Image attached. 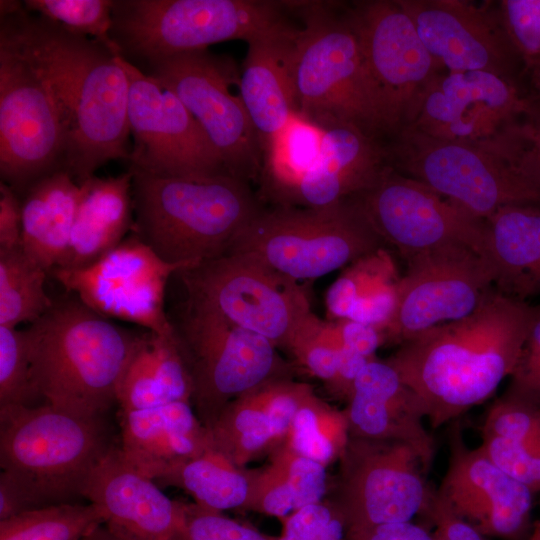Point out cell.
<instances>
[{"mask_svg":"<svg viewBox=\"0 0 540 540\" xmlns=\"http://www.w3.org/2000/svg\"><path fill=\"white\" fill-rule=\"evenodd\" d=\"M0 18V35L33 65L57 106L65 170L82 184L105 163L128 160L129 83L121 52L32 15L23 2L1 0Z\"/></svg>","mask_w":540,"mask_h":540,"instance_id":"6da1fadb","label":"cell"},{"mask_svg":"<svg viewBox=\"0 0 540 540\" xmlns=\"http://www.w3.org/2000/svg\"><path fill=\"white\" fill-rule=\"evenodd\" d=\"M537 309L492 286L471 314L415 335L386 361L421 399L427 422L439 428L485 402L510 377Z\"/></svg>","mask_w":540,"mask_h":540,"instance_id":"7a4b0ae2","label":"cell"},{"mask_svg":"<svg viewBox=\"0 0 540 540\" xmlns=\"http://www.w3.org/2000/svg\"><path fill=\"white\" fill-rule=\"evenodd\" d=\"M385 149L392 168L478 219L506 205H540V150L524 116L478 142L438 139L406 126Z\"/></svg>","mask_w":540,"mask_h":540,"instance_id":"3957f363","label":"cell"},{"mask_svg":"<svg viewBox=\"0 0 540 540\" xmlns=\"http://www.w3.org/2000/svg\"><path fill=\"white\" fill-rule=\"evenodd\" d=\"M24 330L36 397L81 416H102L116 400L141 335L117 326L75 295Z\"/></svg>","mask_w":540,"mask_h":540,"instance_id":"277c9868","label":"cell"},{"mask_svg":"<svg viewBox=\"0 0 540 540\" xmlns=\"http://www.w3.org/2000/svg\"><path fill=\"white\" fill-rule=\"evenodd\" d=\"M298 28L291 58L295 113L322 128L352 125L380 141L391 136L349 5L295 1Z\"/></svg>","mask_w":540,"mask_h":540,"instance_id":"5b68a950","label":"cell"},{"mask_svg":"<svg viewBox=\"0 0 540 540\" xmlns=\"http://www.w3.org/2000/svg\"><path fill=\"white\" fill-rule=\"evenodd\" d=\"M130 170V169H128ZM133 173V232L169 263L194 266L227 254L262 209L247 181Z\"/></svg>","mask_w":540,"mask_h":540,"instance_id":"8992f818","label":"cell"},{"mask_svg":"<svg viewBox=\"0 0 540 540\" xmlns=\"http://www.w3.org/2000/svg\"><path fill=\"white\" fill-rule=\"evenodd\" d=\"M102 416L42 406L0 407V478L21 510L73 503L113 447Z\"/></svg>","mask_w":540,"mask_h":540,"instance_id":"52a82bcc","label":"cell"},{"mask_svg":"<svg viewBox=\"0 0 540 540\" xmlns=\"http://www.w3.org/2000/svg\"><path fill=\"white\" fill-rule=\"evenodd\" d=\"M292 1L125 0L114 1L111 38L121 54L151 62L255 38L290 23Z\"/></svg>","mask_w":540,"mask_h":540,"instance_id":"ba28073f","label":"cell"},{"mask_svg":"<svg viewBox=\"0 0 540 540\" xmlns=\"http://www.w3.org/2000/svg\"><path fill=\"white\" fill-rule=\"evenodd\" d=\"M382 247V240L348 198L325 208L262 207L229 253L248 255L299 283L348 266Z\"/></svg>","mask_w":540,"mask_h":540,"instance_id":"9c48e42d","label":"cell"},{"mask_svg":"<svg viewBox=\"0 0 540 540\" xmlns=\"http://www.w3.org/2000/svg\"><path fill=\"white\" fill-rule=\"evenodd\" d=\"M188 305L213 312L289 347L313 314L301 285L241 253H227L183 269Z\"/></svg>","mask_w":540,"mask_h":540,"instance_id":"30bf717a","label":"cell"},{"mask_svg":"<svg viewBox=\"0 0 540 540\" xmlns=\"http://www.w3.org/2000/svg\"><path fill=\"white\" fill-rule=\"evenodd\" d=\"M65 160V133L49 89L15 45L0 35L1 181L21 196L42 177L65 170Z\"/></svg>","mask_w":540,"mask_h":540,"instance_id":"8fae6325","label":"cell"},{"mask_svg":"<svg viewBox=\"0 0 540 540\" xmlns=\"http://www.w3.org/2000/svg\"><path fill=\"white\" fill-rule=\"evenodd\" d=\"M151 76L174 93L200 125L230 175L260 177L262 151L242 102L239 76L229 59L205 50L148 62Z\"/></svg>","mask_w":540,"mask_h":540,"instance_id":"7c38bea8","label":"cell"},{"mask_svg":"<svg viewBox=\"0 0 540 540\" xmlns=\"http://www.w3.org/2000/svg\"><path fill=\"white\" fill-rule=\"evenodd\" d=\"M122 65L129 83L128 122L133 137L129 169L194 180L230 175L178 97L124 57Z\"/></svg>","mask_w":540,"mask_h":540,"instance_id":"4fadbf2b","label":"cell"},{"mask_svg":"<svg viewBox=\"0 0 540 540\" xmlns=\"http://www.w3.org/2000/svg\"><path fill=\"white\" fill-rule=\"evenodd\" d=\"M384 344H399L442 323L471 314L494 286L489 259L464 243H448L406 259Z\"/></svg>","mask_w":540,"mask_h":540,"instance_id":"5bb4252c","label":"cell"},{"mask_svg":"<svg viewBox=\"0 0 540 540\" xmlns=\"http://www.w3.org/2000/svg\"><path fill=\"white\" fill-rule=\"evenodd\" d=\"M349 199L384 245L395 248L405 260L455 242L467 244L487 257L485 220L470 215L390 165L371 186Z\"/></svg>","mask_w":540,"mask_h":540,"instance_id":"9a60e30c","label":"cell"},{"mask_svg":"<svg viewBox=\"0 0 540 540\" xmlns=\"http://www.w3.org/2000/svg\"><path fill=\"white\" fill-rule=\"evenodd\" d=\"M189 267L165 261L133 233L96 262L79 269L54 268L49 275L100 315L170 336L175 329L164 310L166 285Z\"/></svg>","mask_w":540,"mask_h":540,"instance_id":"2e32d148","label":"cell"},{"mask_svg":"<svg viewBox=\"0 0 540 540\" xmlns=\"http://www.w3.org/2000/svg\"><path fill=\"white\" fill-rule=\"evenodd\" d=\"M173 326L208 427L228 398L257 389L276 367L271 341L213 312L186 304Z\"/></svg>","mask_w":540,"mask_h":540,"instance_id":"e0dca14e","label":"cell"},{"mask_svg":"<svg viewBox=\"0 0 540 540\" xmlns=\"http://www.w3.org/2000/svg\"><path fill=\"white\" fill-rule=\"evenodd\" d=\"M349 9L392 137L411 123L425 89L440 68L399 0L355 1Z\"/></svg>","mask_w":540,"mask_h":540,"instance_id":"ac0fdd59","label":"cell"},{"mask_svg":"<svg viewBox=\"0 0 540 540\" xmlns=\"http://www.w3.org/2000/svg\"><path fill=\"white\" fill-rule=\"evenodd\" d=\"M346 496L339 510L348 530L414 521L432 493L430 465L411 445L357 438L349 453Z\"/></svg>","mask_w":540,"mask_h":540,"instance_id":"d6986e66","label":"cell"},{"mask_svg":"<svg viewBox=\"0 0 540 540\" xmlns=\"http://www.w3.org/2000/svg\"><path fill=\"white\" fill-rule=\"evenodd\" d=\"M439 68L489 72L532 94L522 60L491 9L465 0H399Z\"/></svg>","mask_w":540,"mask_h":540,"instance_id":"ffe728a7","label":"cell"},{"mask_svg":"<svg viewBox=\"0 0 540 540\" xmlns=\"http://www.w3.org/2000/svg\"><path fill=\"white\" fill-rule=\"evenodd\" d=\"M534 99L525 87L493 73H439L408 126L438 139L483 141L521 119Z\"/></svg>","mask_w":540,"mask_h":540,"instance_id":"44dd1931","label":"cell"},{"mask_svg":"<svg viewBox=\"0 0 540 540\" xmlns=\"http://www.w3.org/2000/svg\"><path fill=\"white\" fill-rule=\"evenodd\" d=\"M436 492L456 516L492 540H527L531 533L535 494L480 445L469 447L455 427L447 468Z\"/></svg>","mask_w":540,"mask_h":540,"instance_id":"7402d4cb","label":"cell"},{"mask_svg":"<svg viewBox=\"0 0 540 540\" xmlns=\"http://www.w3.org/2000/svg\"><path fill=\"white\" fill-rule=\"evenodd\" d=\"M82 497L99 508L103 524L123 540H174L184 527V505L131 466L119 446L92 470Z\"/></svg>","mask_w":540,"mask_h":540,"instance_id":"603a6c76","label":"cell"},{"mask_svg":"<svg viewBox=\"0 0 540 540\" xmlns=\"http://www.w3.org/2000/svg\"><path fill=\"white\" fill-rule=\"evenodd\" d=\"M348 417L358 438L407 443L431 466L435 442L424 423L426 408L387 361L372 358L363 367Z\"/></svg>","mask_w":540,"mask_h":540,"instance_id":"cb8c5ba5","label":"cell"},{"mask_svg":"<svg viewBox=\"0 0 540 540\" xmlns=\"http://www.w3.org/2000/svg\"><path fill=\"white\" fill-rule=\"evenodd\" d=\"M319 153L288 206L325 208L371 186L389 165L385 145L348 124L322 127Z\"/></svg>","mask_w":540,"mask_h":540,"instance_id":"d4e9b609","label":"cell"},{"mask_svg":"<svg viewBox=\"0 0 540 540\" xmlns=\"http://www.w3.org/2000/svg\"><path fill=\"white\" fill-rule=\"evenodd\" d=\"M121 413V444L125 460L157 481L176 466L212 447L188 401Z\"/></svg>","mask_w":540,"mask_h":540,"instance_id":"484cf974","label":"cell"},{"mask_svg":"<svg viewBox=\"0 0 540 540\" xmlns=\"http://www.w3.org/2000/svg\"><path fill=\"white\" fill-rule=\"evenodd\" d=\"M297 31L289 24L247 42L239 93L261 151L296 115L291 58Z\"/></svg>","mask_w":540,"mask_h":540,"instance_id":"4316f807","label":"cell"},{"mask_svg":"<svg viewBox=\"0 0 540 540\" xmlns=\"http://www.w3.org/2000/svg\"><path fill=\"white\" fill-rule=\"evenodd\" d=\"M133 173L84 181L66 251L55 268L86 267L119 245L133 228Z\"/></svg>","mask_w":540,"mask_h":540,"instance_id":"83f0119b","label":"cell"},{"mask_svg":"<svg viewBox=\"0 0 540 540\" xmlns=\"http://www.w3.org/2000/svg\"><path fill=\"white\" fill-rule=\"evenodd\" d=\"M485 221L494 287L521 301L540 296V205H506Z\"/></svg>","mask_w":540,"mask_h":540,"instance_id":"f1b7e54d","label":"cell"},{"mask_svg":"<svg viewBox=\"0 0 540 540\" xmlns=\"http://www.w3.org/2000/svg\"><path fill=\"white\" fill-rule=\"evenodd\" d=\"M192 393V377L176 333L142 334L118 386L121 411L189 402Z\"/></svg>","mask_w":540,"mask_h":540,"instance_id":"f546056e","label":"cell"},{"mask_svg":"<svg viewBox=\"0 0 540 540\" xmlns=\"http://www.w3.org/2000/svg\"><path fill=\"white\" fill-rule=\"evenodd\" d=\"M20 197L22 249L49 273L68 246L81 186L60 170L34 182Z\"/></svg>","mask_w":540,"mask_h":540,"instance_id":"4dcf8cb0","label":"cell"},{"mask_svg":"<svg viewBox=\"0 0 540 540\" xmlns=\"http://www.w3.org/2000/svg\"><path fill=\"white\" fill-rule=\"evenodd\" d=\"M400 277L386 247L357 259L327 290L328 316L357 320L389 310L396 303Z\"/></svg>","mask_w":540,"mask_h":540,"instance_id":"1f68e13d","label":"cell"},{"mask_svg":"<svg viewBox=\"0 0 540 540\" xmlns=\"http://www.w3.org/2000/svg\"><path fill=\"white\" fill-rule=\"evenodd\" d=\"M322 129L294 115L262 151L260 182L275 205H288L303 175L317 159Z\"/></svg>","mask_w":540,"mask_h":540,"instance_id":"d6a6232c","label":"cell"},{"mask_svg":"<svg viewBox=\"0 0 540 540\" xmlns=\"http://www.w3.org/2000/svg\"><path fill=\"white\" fill-rule=\"evenodd\" d=\"M157 481L185 489L198 505L215 511L241 506L248 494L245 477L232 469L227 458L212 447L171 469Z\"/></svg>","mask_w":540,"mask_h":540,"instance_id":"836d02e7","label":"cell"},{"mask_svg":"<svg viewBox=\"0 0 540 540\" xmlns=\"http://www.w3.org/2000/svg\"><path fill=\"white\" fill-rule=\"evenodd\" d=\"M47 275L22 247L0 251V326L31 324L52 307L44 289Z\"/></svg>","mask_w":540,"mask_h":540,"instance_id":"e575fe53","label":"cell"},{"mask_svg":"<svg viewBox=\"0 0 540 540\" xmlns=\"http://www.w3.org/2000/svg\"><path fill=\"white\" fill-rule=\"evenodd\" d=\"M103 522L92 503L51 505L0 520V540H82Z\"/></svg>","mask_w":540,"mask_h":540,"instance_id":"d590c367","label":"cell"},{"mask_svg":"<svg viewBox=\"0 0 540 540\" xmlns=\"http://www.w3.org/2000/svg\"><path fill=\"white\" fill-rule=\"evenodd\" d=\"M27 11L64 30L118 48L111 38L114 1L109 0H26ZM120 51V50H119Z\"/></svg>","mask_w":540,"mask_h":540,"instance_id":"8d00e7d4","label":"cell"},{"mask_svg":"<svg viewBox=\"0 0 540 540\" xmlns=\"http://www.w3.org/2000/svg\"><path fill=\"white\" fill-rule=\"evenodd\" d=\"M496 8L533 93L540 79V0H501Z\"/></svg>","mask_w":540,"mask_h":540,"instance_id":"74e56055","label":"cell"},{"mask_svg":"<svg viewBox=\"0 0 540 540\" xmlns=\"http://www.w3.org/2000/svg\"><path fill=\"white\" fill-rule=\"evenodd\" d=\"M34 397L25 332L0 326V407L29 406Z\"/></svg>","mask_w":540,"mask_h":540,"instance_id":"f35d334b","label":"cell"},{"mask_svg":"<svg viewBox=\"0 0 540 540\" xmlns=\"http://www.w3.org/2000/svg\"><path fill=\"white\" fill-rule=\"evenodd\" d=\"M481 435L515 442H540V405L504 392L488 409Z\"/></svg>","mask_w":540,"mask_h":540,"instance_id":"ab89813d","label":"cell"},{"mask_svg":"<svg viewBox=\"0 0 540 540\" xmlns=\"http://www.w3.org/2000/svg\"><path fill=\"white\" fill-rule=\"evenodd\" d=\"M480 447L510 476L535 495L540 493V442L482 436Z\"/></svg>","mask_w":540,"mask_h":540,"instance_id":"60d3db41","label":"cell"},{"mask_svg":"<svg viewBox=\"0 0 540 540\" xmlns=\"http://www.w3.org/2000/svg\"><path fill=\"white\" fill-rule=\"evenodd\" d=\"M184 512L179 540H276L198 504L184 506Z\"/></svg>","mask_w":540,"mask_h":540,"instance_id":"b9f144b4","label":"cell"},{"mask_svg":"<svg viewBox=\"0 0 540 540\" xmlns=\"http://www.w3.org/2000/svg\"><path fill=\"white\" fill-rule=\"evenodd\" d=\"M346 525L341 513L320 504L296 510L285 522L276 540H345Z\"/></svg>","mask_w":540,"mask_h":540,"instance_id":"7bdbcfd3","label":"cell"},{"mask_svg":"<svg viewBox=\"0 0 540 540\" xmlns=\"http://www.w3.org/2000/svg\"><path fill=\"white\" fill-rule=\"evenodd\" d=\"M505 393L540 405V304Z\"/></svg>","mask_w":540,"mask_h":540,"instance_id":"ee69618b","label":"cell"},{"mask_svg":"<svg viewBox=\"0 0 540 540\" xmlns=\"http://www.w3.org/2000/svg\"><path fill=\"white\" fill-rule=\"evenodd\" d=\"M285 482L292 492L296 510L317 504L326 488L324 466L310 458L297 457L289 466Z\"/></svg>","mask_w":540,"mask_h":540,"instance_id":"f6af8a7d","label":"cell"},{"mask_svg":"<svg viewBox=\"0 0 540 540\" xmlns=\"http://www.w3.org/2000/svg\"><path fill=\"white\" fill-rule=\"evenodd\" d=\"M292 427L293 446L301 456L320 463H325L332 457L333 443L320 430L313 409L300 407L294 416Z\"/></svg>","mask_w":540,"mask_h":540,"instance_id":"bcb514c9","label":"cell"},{"mask_svg":"<svg viewBox=\"0 0 540 540\" xmlns=\"http://www.w3.org/2000/svg\"><path fill=\"white\" fill-rule=\"evenodd\" d=\"M433 528L435 540H492L456 516L433 491L423 515Z\"/></svg>","mask_w":540,"mask_h":540,"instance_id":"7dc6e473","label":"cell"},{"mask_svg":"<svg viewBox=\"0 0 540 540\" xmlns=\"http://www.w3.org/2000/svg\"><path fill=\"white\" fill-rule=\"evenodd\" d=\"M330 328L339 348L351 350L368 359L374 358L376 350L384 344L381 330L352 319L331 321Z\"/></svg>","mask_w":540,"mask_h":540,"instance_id":"c3c4849f","label":"cell"},{"mask_svg":"<svg viewBox=\"0 0 540 540\" xmlns=\"http://www.w3.org/2000/svg\"><path fill=\"white\" fill-rule=\"evenodd\" d=\"M22 247L21 197L8 184L0 182V251Z\"/></svg>","mask_w":540,"mask_h":540,"instance_id":"681fc988","label":"cell"},{"mask_svg":"<svg viewBox=\"0 0 540 540\" xmlns=\"http://www.w3.org/2000/svg\"><path fill=\"white\" fill-rule=\"evenodd\" d=\"M345 540H435L432 531L415 521L348 530Z\"/></svg>","mask_w":540,"mask_h":540,"instance_id":"f907efd6","label":"cell"},{"mask_svg":"<svg viewBox=\"0 0 540 540\" xmlns=\"http://www.w3.org/2000/svg\"><path fill=\"white\" fill-rule=\"evenodd\" d=\"M372 359V358H371ZM370 359L345 348H339V363L336 376L330 382L333 387L351 398L354 383Z\"/></svg>","mask_w":540,"mask_h":540,"instance_id":"816d5d0a","label":"cell"},{"mask_svg":"<svg viewBox=\"0 0 540 540\" xmlns=\"http://www.w3.org/2000/svg\"><path fill=\"white\" fill-rule=\"evenodd\" d=\"M262 510L269 515L284 517L296 511L292 492L286 482L271 488L261 503Z\"/></svg>","mask_w":540,"mask_h":540,"instance_id":"f5cc1de1","label":"cell"},{"mask_svg":"<svg viewBox=\"0 0 540 540\" xmlns=\"http://www.w3.org/2000/svg\"><path fill=\"white\" fill-rule=\"evenodd\" d=\"M524 118L528 129L540 150V99H534Z\"/></svg>","mask_w":540,"mask_h":540,"instance_id":"db71d44e","label":"cell"},{"mask_svg":"<svg viewBox=\"0 0 540 540\" xmlns=\"http://www.w3.org/2000/svg\"><path fill=\"white\" fill-rule=\"evenodd\" d=\"M82 540H123L114 535L107 529L104 524H101L90 531Z\"/></svg>","mask_w":540,"mask_h":540,"instance_id":"11a10c76","label":"cell"},{"mask_svg":"<svg viewBox=\"0 0 540 540\" xmlns=\"http://www.w3.org/2000/svg\"><path fill=\"white\" fill-rule=\"evenodd\" d=\"M527 540H540V509L538 516L534 520L531 533Z\"/></svg>","mask_w":540,"mask_h":540,"instance_id":"9f6ffc18","label":"cell"},{"mask_svg":"<svg viewBox=\"0 0 540 540\" xmlns=\"http://www.w3.org/2000/svg\"><path fill=\"white\" fill-rule=\"evenodd\" d=\"M533 93L535 97H538L540 95V79L536 82V84L533 87Z\"/></svg>","mask_w":540,"mask_h":540,"instance_id":"6f0895ef","label":"cell"},{"mask_svg":"<svg viewBox=\"0 0 540 540\" xmlns=\"http://www.w3.org/2000/svg\"><path fill=\"white\" fill-rule=\"evenodd\" d=\"M174 540H179L178 538L174 539Z\"/></svg>","mask_w":540,"mask_h":540,"instance_id":"680465c9","label":"cell"},{"mask_svg":"<svg viewBox=\"0 0 540 540\" xmlns=\"http://www.w3.org/2000/svg\"><path fill=\"white\" fill-rule=\"evenodd\" d=\"M538 98L540 99V95H539V97H538Z\"/></svg>","mask_w":540,"mask_h":540,"instance_id":"91938a15","label":"cell"}]
</instances>
